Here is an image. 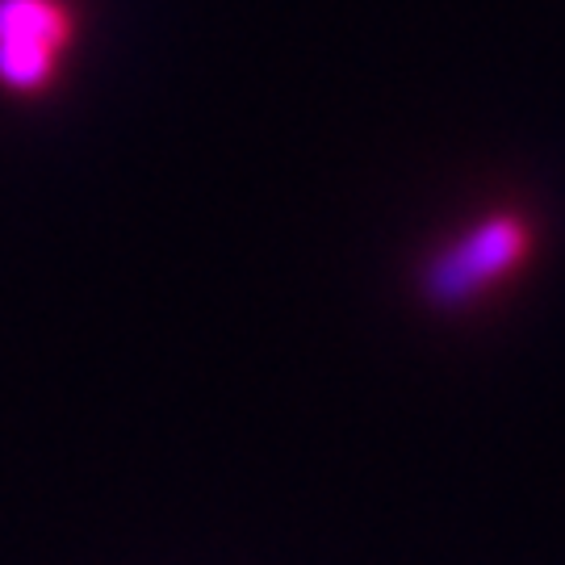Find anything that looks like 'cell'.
<instances>
[{"label":"cell","mask_w":565,"mask_h":565,"mask_svg":"<svg viewBox=\"0 0 565 565\" xmlns=\"http://www.w3.org/2000/svg\"><path fill=\"white\" fill-rule=\"evenodd\" d=\"M527 256V226L515 214H490L482 223H473L465 235L445 243L431 260H427L424 298L431 306H465L473 294H482L486 285L507 277L515 264Z\"/></svg>","instance_id":"6da1fadb"},{"label":"cell","mask_w":565,"mask_h":565,"mask_svg":"<svg viewBox=\"0 0 565 565\" xmlns=\"http://www.w3.org/2000/svg\"><path fill=\"white\" fill-rule=\"evenodd\" d=\"M67 39L72 18L60 0H0V84L13 93H42Z\"/></svg>","instance_id":"7a4b0ae2"}]
</instances>
